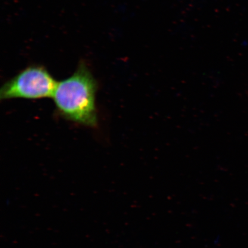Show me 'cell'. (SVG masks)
Instances as JSON below:
<instances>
[{
	"label": "cell",
	"mask_w": 248,
	"mask_h": 248,
	"mask_svg": "<svg viewBox=\"0 0 248 248\" xmlns=\"http://www.w3.org/2000/svg\"><path fill=\"white\" fill-rule=\"evenodd\" d=\"M97 90V80L82 62L72 76L57 83L52 95L56 110L65 119L95 128L98 124Z\"/></svg>",
	"instance_id": "6da1fadb"
},
{
	"label": "cell",
	"mask_w": 248,
	"mask_h": 248,
	"mask_svg": "<svg viewBox=\"0 0 248 248\" xmlns=\"http://www.w3.org/2000/svg\"><path fill=\"white\" fill-rule=\"evenodd\" d=\"M58 82L45 67L31 66L6 82L0 90L1 100L52 97Z\"/></svg>",
	"instance_id": "7a4b0ae2"
}]
</instances>
